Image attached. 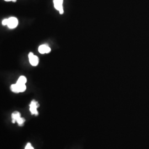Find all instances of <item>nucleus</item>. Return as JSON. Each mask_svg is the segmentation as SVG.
<instances>
[{
  "instance_id": "obj_10",
  "label": "nucleus",
  "mask_w": 149,
  "mask_h": 149,
  "mask_svg": "<svg viewBox=\"0 0 149 149\" xmlns=\"http://www.w3.org/2000/svg\"><path fill=\"white\" fill-rule=\"evenodd\" d=\"M25 149H34V148L32 147L31 143H28L25 148Z\"/></svg>"
},
{
  "instance_id": "obj_9",
  "label": "nucleus",
  "mask_w": 149,
  "mask_h": 149,
  "mask_svg": "<svg viewBox=\"0 0 149 149\" xmlns=\"http://www.w3.org/2000/svg\"><path fill=\"white\" fill-rule=\"evenodd\" d=\"M25 121H26V120H25L24 118L21 117L17 121V122L19 126H22V125H23V124H24V123L25 122Z\"/></svg>"
},
{
  "instance_id": "obj_6",
  "label": "nucleus",
  "mask_w": 149,
  "mask_h": 149,
  "mask_svg": "<svg viewBox=\"0 0 149 149\" xmlns=\"http://www.w3.org/2000/svg\"><path fill=\"white\" fill-rule=\"evenodd\" d=\"M38 51L40 54H47L50 52L51 49L46 44H44L40 45L38 48Z\"/></svg>"
},
{
  "instance_id": "obj_3",
  "label": "nucleus",
  "mask_w": 149,
  "mask_h": 149,
  "mask_svg": "<svg viewBox=\"0 0 149 149\" xmlns=\"http://www.w3.org/2000/svg\"><path fill=\"white\" fill-rule=\"evenodd\" d=\"M39 107V104L35 100H33L30 105V111L32 113V114H34L36 116L38 115V112L37 111V108Z\"/></svg>"
},
{
  "instance_id": "obj_11",
  "label": "nucleus",
  "mask_w": 149,
  "mask_h": 149,
  "mask_svg": "<svg viewBox=\"0 0 149 149\" xmlns=\"http://www.w3.org/2000/svg\"><path fill=\"white\" fill-rule=\"evenodd\" d=\"M2 24L3 26H6V25L7 26V24H8V19H3L2 22Z\"/></svg>"
},
{
  "instance_id": "obj_5",
  "label": "nucleus",
  "mask_w": 149,
  "mask_h": 149,
  "mask_svg": "<svg viewBox=\"0 0 149 149\" xmlns=\"http://www.w3.org/2000/svg\"><path fill=\"white\" fill-rule=\"evenodd\" d=\"M28 58L29 59L30 64L32 65V66H36L38 65L39 63V58L38 56L34 55L33 53H30L28 54Z\"/></svg>"
},
{
  "instance_id": "obj_12",
  "label": "nucleus",
  "mask_w": 149,
  "mask_h": 149,
  "mask_svg": "<svg viewBox=\"0 0 149 149\" xmlns=\"http://www.w3.org/2000/svg\"><path fill=\"white\" fill-rule=\"evenodd\" d=\"M6 2H10V1H12L13 2H16L17 0H5Z\"/></svg>"
},
{
  "instance_id": "obj_7",
  "label": "nucleus",
  "mask_w": 149,
  "mask_h": 149,
  "mask_svg": "<svg viewBox=\"0 0 149 149\" xmlns=\"http://www.w3.org/2000/svg\"><path fill=\"white\" fill-rule=\"evenodd\" d=\"M20 118H21V114L19 112L15 111L12 114V119L13 123H15L17 122Z\"/></svg>"
},
{
  "instance_id": "obj_8",
  "label": "nucleus",
  "mask_w": 149,
  "mask_h": 149,
  "mask_svg": "<svg viewBox=\"0 0 149 149\" xmlns=\"http://www.w3.org/2000/svg\"><path fill=\"white\" fill-rule=\"evenodd\" d=\"M27 82V79L25 76H21L19 77L18 80H17V83L18 84H21V85H26V83Z\"/></svg>"
},
{
  "instance_id": "obj_2",
  "label": "nucleus",
  "mask_w": 149,
  "mask_h": 149,
  "mask_svg": "<svg viewBox=\"0 0 149 149\" xmlns=\"http://www.w3.org/2000/svg\"><path fill=\"white\" fill-rule=\"evenodd\" d=\"M53 2L55 8L59 11L60 14H63V0H53Z\"/></svg>"
},
{
  "instance_id": "obj_1",
  "label": "nucleus",
  "mask_w": 149,
  "mask_h": 149,
  "mask_svg": "<svg viewBox=\"0 0 149 149\" xmlns=\"http://www.w3.org/2000/svg\"><path fill=\"white\" fill-rule=\"evenodd\" d=\"M11 90L15 93L23 92L26 90V85H21L16 83V84L11 85Z\"/></svg>"
},
{
  "instance_id": "obj_4",
  "label": "nucleus",
  "mask_w": 149,
  "mask_h": 149,
  "mask_svg": "<svg viewBox=\"0 0 149 149\" xmlns=\"http://www.w3.org/2000/svg\"><path fill=\"white\" fill-rule=\"evenodd\" d=\"M18 24V21L16 17H10L8 19L7 26L9 28L13 29L15 28Z\"/></svg>"
}]
</instances>
